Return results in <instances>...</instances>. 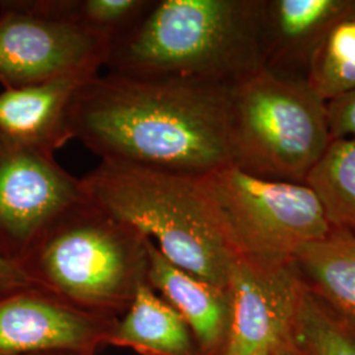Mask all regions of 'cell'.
I'll use <instances>...</instances> for the list:
<instances>
[{
  "instance_id": "6da1fadb",
  "label": "cell",
  "mask_w": 355,
  "mask_h": 355,
  "mask_svg": "<svg viewBox=\"0 0 355 355\" xmlns=\"http://www.w3.org/2000/svg\"><path fill=\"white\" fill-rule=\"evenodd\" d=\"M233 87L98 73L73 98L70 135L104 162L207 177L233 166Z\"/></svg>"
},
{
  "instance_id": "7a4b0ae2",
  "label": "cell",
  "mask_w": 355,
  "mask_h": 355,
  "mask_svg": "<svg viewBox=\"0 0 355 355\" xmlns=\"http://www.w3.org/2000/svg\"><path fill=\"white\" fill-rule=\"evenodd\" d=\"M262 15L253 1L152 0L110 44L108 73L236 86L262 69Z\"/></svg>"
},
{
  "instance_id": "3957f363",
  "label": "cell",
  "mask_w": 355,
  "mask_h": 355,
  "mask_svg": "<svg viewBox=\"0 0 355 355\" xmlns=\"http://www.w3.org/2000/svg\"><path fill=\"white\" fill-rule=\"evenodd\" d=\"M80 180L92 203L150 240L174 266L228 290L239 252L203 178L101 161Z\"/></svg>"
},
{
  "instance_id": "277c9868",
  "label": "cell",
  "mask_w": 355,
  "mask_h": 355,
  "mask_svg": "<svg viewBox=\"0 0 355 355\" xmlns=\"http://www.w3.org/2000/svg\"><path fill=\"white\" fill-rule=\"evenodd\" d=\"M148 241L87 198L61 216L19 265L37 288L120 318L148 283Z\"/></svg>"
},
{
  "instance_id": "5b68a950",
  "label": "cell",
  "mask_w": 355,
  "mask_h": 355,
  "mask_svg": "<svg viewBox=\"0 0 355 355\" xmlns=\"http://www.w3.org/2000/svg\"><path fill=\"white\" fill-rule=\"evenodd\" d=\"M230 142L242 171L305 184L331 142L325 102L308 83L262 67L233 87Z\"/></svg>"
},
{
  "instance_id": "8992f818",
  "label": "cell",
  "mask_w": 355,
  "mask_h": 355,
  "mask_svg": "<svg viewBox=\"0 0 355 355\" xmlns=\"http://www.w3.org/2000/svg\"><path fill=\"white\" fill-rule=\"evenodd\" d=\"M204 184L239 255L259 262L293 261L331 230L318 193L306 184L254 177L229 166Z\"/></svg>"
},
{
  "instance_id": "52a82bcc",
  "label": "cell",
  "mask_w": 355,
  "mask_h": 355,
  "mask_svg": "<svg viewBox=\"0 0 355 355\" xmlns=\"http://www.w3.org/2000/svg\"><path fill=\"white\" fill-rule=\"evenodd\" d=\"M110 41L36 11L29 0H0V85L17 89L98 74Z\"/></svg>"
},
{
  "instance_id": "ba28073f",
  "label": "cell",
  "mask_w": 355,
  "mask_h": 355,
  "mask_svg": "<svg viewBox=\"0 0 355 355\" xmlns=\"http://www.w3.org/2000/svg\"><path fill=\"white\" fill-rule=\"evenodd\" d=\"M87 200L80 178L53 153L0 137V254L20 263L40 237Z\"/></svg>"
},
{
  "instance_id": "9c48e42d",
  "label": "cell",
  "mask_w": 355,
  "mask_h": 355,
  "mask_svg": "<svg viewBox=\"0 0 355 355\" xmlns=\"http://www.w3.org/2000/svg\"><path fill=\"white\" fill-rule=\"evenodd\" d=\"M308 286L293 261L239 255L230 270V322L224 355H296L293 328Z\"/></svg>"
},
{
  "instance_id": "30bf717a",
  "label": "cell",
  "mask_w": 355,
  "mask_h": 355,
  "mask_svg": "<svg viewBox=\"0 0 355 355\" xmlns=\"http://www.w3.org/2000/svg\"><path fill=\"white\" fill-rule=\"evenodd\" d=\"M117 318L76 308L37 287L0 296V355H94Z\"/></svg>"
},
{
  "instance_id": "8fae6325",
  "label": "cell",
  "mask_w": 355,
  "mask_h": 355,
  "mask_svg": "<svg viewBox=\"0 0 355 355\" xmlns=\"http://www.w3.org/2000/svg\"><path fill=\"white\" fill-rule=\"evenodd\" d=\"M96 74H78L0 92V137L53 153L73 140L69 110L78 89Z\"/></svg>"
},
{
  "instance_id": "7c38bea8",
  "label": "cell",
  "mask_w": 355,
  "mask_h": 355,
  "mask_svg": "<svg viewBox=\"0 0 355 355\" xmlns=\"http://www.w3.org/2000/svg\"><path fill=\"white\" fill-rule=\"evenodd\" d=\"M148 284L187 322L203 355H224L230 322L228 290L168 262L148 241Z\"/></svg>"
},
{
  "instance_id": "4fadbf2b",
  "label": "cell",
  "mask_w": 355,
  "mask_h": 355,
  "mask_svg": "<svg viewBox=\"0 0 355 355\" xmlns=\"http://www.w3.org/2000/svg\"><path fill=\"white\" fill-rule=\"evenodd\" d=\"M110 345L140 355H203L187 322L148 283L117 320Z\"/></svg>"
},
{
  "instance_id": "5bb4252c",
  "label": "cell",
  "mask_w": 355,
  "mask_h": 355,
  "mask_svg": "<svg viewBox=\"0 0 355 355\" xmlns=\"http://www.w3.org/2000/svg\"><path fill=\"white\" fill-rule=\"evenodd\" d=\"M308 288L355 328V234L331 228L329 234L303 246L293 257Z\"/></svg>"
},
{
  "instance_id": "9a60e30c",
  "label": "cell",
  "mask_w": 355,
  "mask_h": 355,
  "mask_svg": "<svg viewBox=\"0 0 355 355\" xmlns=\"http://www.w3.org/2000/svg\"><path fill=\"white\" fill-rule=\"evenodd\" d=\"M305 184L318 193L331 228L355 229V139L331 141Z\"/></svg>"
},
{
  "instance_id": "2e32d148",
  "label": "cell",
  "mask_w": 355,
  "mask_h": 355,
  "mask_svg": "<svg viewBox=\"0 0 355 355\" xmlns=\"http://www.w3.org/2000/svg\"><path fill=\"white\" fill-rule=\"evenodd\" d=\"M46 16L111 41L135 26L152 0H29Z\"/></svg>"
},
{
  "instance_id": "e0dca14e",
  "label": "cell",
  "mask_w": 355,
  "mask_h": 355,
  "mask_svg": "<svg viewBox=\"0 0 355 355\" xmlns=\"http://www.w3.org/2000/svg\"><path fill=\"white\" fill-rule=\"evenodd\" d=\"M293 347L296 355H355V328L306 288L296 315Z\"/></svg>"
},
{
  "instance_id": "ac0fdd59",
  "label": "cell",
  "mask_w": 355,
  "mask_h": 355,
  "mask_svg": "<svg viewBox=\"0 0 355 355\" xmlns=\"http://www.w3.org/2000/svg\"><path fill=\"white\" fill-rule=\"evenodd\" d=\"M308 85L325 103L355 89V16L331 26L316 51Z\"/></svg>"
},
{
  "instance_id": "d6986e66",
  "label": "cell",
  "mask_w": 355,
  "mask_h": 355,
  "mask_svg": "<svg viewBox=\"0 0 355 355\" xmlns=\"http://www.w3.org/2000/svg\"><path fill=\"white\" fill-rule=\"evenodd\" d=\"M278 26L284 36L304 37L343 8L336 0H282L277 3Z\"/></svg>"
},
{
  "instance_id": "ffe728a7",
  "label": "cell",
  "mask_w": 355,
  "mask_h": 355,
  "mask_svg": "<svg viewBox=\"0 0 355 355\" xmlns=\"http://www.w3.org/2000/svg\"><path fill=\"white\" fill-rule=\"evenodd\" d=\"M330 139H355V89L325 103Z\"/></svg>"
},
{
  "instance_id": "44dd1931",
  "label": "cell",
  "mask_w": 355,
  "mask_h": 355,
  "mask_svg": "<svg viewBox=\"0 0 355 355\" xmlns=\"http://www.w3.org/2000/svg\"><path fill=\"white\" fill-rule=\"evenodd\" d=\"M36 287L19 263L0 254V296L24 288Z\"/></svg>"
},
{
  "instance_id": "7402d4cb",
  "label": "cell",
  "mask_w": 355,
  "mask_h": 355,
  "mask_svg": "<svg viewBox=\"0 0 355 355\" xmlns=\"http://www.w3.org/2000/svg\"><path fill=\"white\" fill-rule=\"evenodd\" d=\"M29 355H76V354H64V353H41V354H29Z\"/></svg>"
},
{
  "instance_id": "603a6c76",
  "label": "cell",
  "mask_w": 355,
  "mask_h": 355,
  "mask_svg": "<svg viewBox=\"0 0 355 355\" xmlns=\"http://www.w3.org/2000/svg\"><path fill=\"white\" fill-rule=\"evenodd\" d=\"M254 355H271L268 352H261V353H257V354Z\"/></svg>"
}]
</instances>
